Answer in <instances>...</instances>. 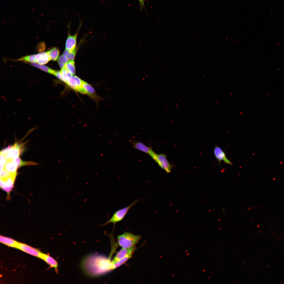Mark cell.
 <instances>
[{
    "mask_svg": "<svg viewBox=\"0 0 284 284\" xmlns=\"http://www.w3.org/2000/svg\"><path fill=\"white\" fill-rule=\"evenodd\" d=\"M131 257V256H126L119 261L114 264L115 268L123 264L128 260Z\"/></svg>",
    "mask_w": 284,
    "mask_h": 284,
    "instance_id": "cell-22",
    "label": "cell"
},
{
    "mask_svg": "<svg viewBox=\"0 0 284 284\" xmlns=\"http://www.w3.org/2000/svg\"><path fill=\"white\" fill-rule=\"evenodd\" d=\"M140 6V9L141 11H142L143 9L144 8L145 9V0H138Z\"/></svg>",
    "mask_w": 284,
    "mask_h": 284,
    "instance_id": "cell-24",
    "label": "cell"
},
{
    "mask_svg": "<svg viewBox=\"0 0 284 284\" xmlns=\"http://www.w3.org/2000/svg\"><path fill=\"white\" fill-rule=\"evenodd\" d=\"M37 63L40 65H44L47 63L50 60L47 52H42L36 54Z\"/></svg>",
    "mask_w": 284,
    "mask_h": 284,
    "instance_id": "cell-13",
    "label": "cell"
},
{
    "mask_svg": "<svg viewBox=\"0 0 284 284\" xmlns=\"http://www.w3.org/2000/svg\"><path fill=\"white\" fill-rule=\"evenodd\" d=\"M214 155L218 161L220 165L221 162L223 161L224 163L230 165H233L232 163L227 158L225 152L219 146L216 145L214 149Z\"/></svg>",
    "mask_w": 284,
    "mask_h": 284,
    "instance_id": "cell-7",
    "label": "cell"
},
{
    "mask_svg": "<svg viewBox=\"0 0 284 284\" xmlns=\"http://www.w3.org/2000/svg\"><path fill=\"white\" fill-rule=\"evenodd\" d=\"M83 81L77 76L72 75L68 79L66 84L75 90L84 94L83 87Z\"/></svg>",
    "mask_w": 284,
    "mask_h": 284,
    "instance_id": "cell-5",
    "label": "cell"
},
{
    "mask_svg": "<svg viewBox=\"0 0 284 284\" xmlns=\"http://www.w3.org/2000/svg\"><path fill=\"white\" fill-rule=\"evenodd\" d=\"M39 258L45 261L52 267L55 268V271L58 272V265L57 261L49 255L42 252Z\"/></svg>",
    "mask_w": 284,
    "mask_h": 284,
    "instance_id": "cell-10",
    "label": "cell"
},
{
    "mask_svg": "<svg viewBox=\"0 0 284 284\" xmlns=\"http://www.w3.org/2000/svg\"><path fill=\"white\" fill-rule=\"evenodd\" d=\"M143 198L136 200L129 205L116 211L113 214L111 218L106 221L102 226L110 223H112L114 226L117 223L122 220L130 209L139 201Z\"/></svg>",
    "mask_w": 284,
    "mask_h": 284,
    "instance_id": "cell-3",
    "label": "cell"
},
{
    "mask_svg": "<svg viewBox=\"0 0 284 284\" xmlns=\"http://www.w3.org/2000/svg\"><path fill=\"white\" fill-rule=\"evenodd\" d=\"M83 271L91 277L99 276L115 268L109 258L99 254H92L85 257L82 263Z\"/></svg>",
    "mask_w": 284,
    "mask_h": 284,
    "instance_id": "cell-1",
    "label": "cell"
},
{
    "mask_svg": "<svg viewBox=\"0 0 284 284\" xmlns=\"http://www.w3.org/2000/svg\"><path fill=\"white\" fill-rule=\"evenodd\" d=\"M69 59L67 57L63 54L58 58V62L61 69L64 67L65 64L68 62Z\"/></svg>",
    "mask_w": 284,
    "mask_h": 284,
    "instance_id": "cell-19",
    "label": "cell"
},
{
    "mask_svg": "<svg viewBox=\"0 0 284 284\" xmlns=\"http://www.w3.org/2000/svg\"><path fill=\"white\" fill-rule=\"evenodd\" d=\"M54 75L59 79L65 83V80L63 77L61 71H56Z\"/></svg>",
    "mask_w": 284,
    "mask_h": 284,
    "instance_id": "cell-23",
    "label": "cell"
},
{
    "mask_svg": "<svg viewBox=\"0 0 284 284\" xmlns=\"http://www.w3.org/2000/svg\"><path fill=\"white\" fill-rule=\"evenodd\" d=\"M136 249L135 245L129 248H122L114 257L112 261V262L115 264L119 261L126 256H132Z\"/></svg>",
    "mask_w": 284,
    "mask_h": 284,
    "instance_id": "cell-6",
    "label": "cell"
},
{
    "mask_svg": "<svg viewBox=\"0 0 284 284\" xmlns=\"http://www.w3.org/2000/svg\"><path fill=\"white\" fill-rule=\"evenodd\" d=\"M119 245L122 248H130L138 243L141 239L140 236L135 235L131 232H126L117 236Z\"/></svg>",
    "mask_w": 284,
    "mask_h": 284,
    "instance_id": "cell-2",
    "label": "cell"
},
{
    "mask_svg": "<svg viewBox=\"0 0 284 284\" xmlns=\"http://www.w3.org/2000/svg\"><path fill=\"white\" fill-rule=\"evenodd\" d=\"M77 33L74 35L68 36L65 43L66 49L71 51L75 49L76 47Z\"/></svg>",
    "mask_w": 284,
    "mask_h": 284,
    "instance_id": "cell-11",
    "label": "cell"
},
{
    "mask_svg": "<svg viewBox=\"0 0 284 284\" xmlns=\"http://www.w3.org/2000/svg\"><path fill=\"white\" fill-rule=\"evenodd\" d=\"M1 243L8 246L18 249L19 242L11 238L0 236Z\"/></svg>",
    "mask_w": 284,
    "mask_h": 284,
    "instance_id": "cell-12",
    "label": "cell"
},
{
    "mask_svg": "<svg viewBox=\"0 0 284 284\" xmlns=\"http://www.w3.org/2000/svg\"><path fill=\"white\" fill-rule=\"evenodd\" d=\"M18 249L29 255L39 258L42 253L38 249L26 244L19 242Z\"/></svg>",
    "mask_w": 284,
    "mask_h": 284,
    "instance_id": "cell-8",
    "label": "cell"
},
{
    "mask_svg": "<svg viewBox=\"0 0 284 284\" xmlns=\"http://www.w3.org/2000/svg\"><path fill=\"white\" fill-rule=\"evenodd\" d=\"M156 154L153 159L167 173H170L173 165L168 161L166 155L163 153Z\"/></svg>",
    "mask_w": 284,
    "mask_h": 284,
    "instance_id": "cell-4",
    "label": "cell"
},
{
    "mask_svg": "<svg viewBox=\"0 0 284 284\" xmlns=\"http://www.w3.org/2000/svg\"><path fill=\"white\" fill-rule=\"evenodd\" d=\"M60 71L65 80L66 82L65 83H66L68 79L72 75L64 67L62 68Z\"/></svg>",
    "mask_w": 284,
    "mask_h": 284,
    "instance_id": "cell-21",
    "label": "cell"
},
{
    "mask_svg": "<svg viewBox=\"0 0 284 284\" xmlns=\"http://www.w3.org/2000/svg\"><path fill=\"white\" fill-rule=\"evenodd\" d=\"M72 75L75 74V70L74 62L73 60H70L65 65L64 67Z\"/></svg>",
    "mask_w": 284,
    "mask_h": 284,
    "instance_id": "cell-17",
    "label": "cell"
},
{
    "mask_svg": "<svg viewBox=\"0 0 284 284\" xmlns=\"http://www.w3.org/2000/svg\"><path fill=\"white\" fill-rule=\"evenodd\" d=\"M83 88L84 94H86L92 98H97L95 90L89 84L83 81Z\"/></svg>",
    "mask_w": 284,
    "mask_h": 284,
    "instance_id": "cell-14",
    "label": "cell"
},
{
    "mask_svg": "<svg viewBox=\"0 0 284 284\" xmlns=\"http://www.w3.org/2000/svg\"><path fill=\"white\" fill-rule=\"evenodd\" d=\"M50 60L55 61L58 58L59 53V50L57 48H54L47 52Z\"/></svg>",
    "mask_w": 284,
    "mask_h": 284,
    "instance_id": "cell-16",
    "label": "cell"
},
{
    "mask_svg": "<svg viewBox=\"0 0 284 284\" xmlns=\"http://www.w3.org/2000/svg\"><path fill=\"white\" fill-rule=\"evenodd\" d=\"M76 53L75 49L74 50L70 51L65 50L63 54L66 56L69 60H73L75 58Z\"/></svg>",
    "mask_w": 284,
    "mask_h": 284,
    "instance_id": "cell-20",
    "label": "cell"
},
{
    "mask_svg": "<svg viewBox=\"0 0 284 284\" xmlns=\"http://www.w3.org/2000/svg\"><path fill=\"white\" fill-rule=\"evenodd\" d=\"M36 54L23 57L18 60V61H24L31 63H37Z\"/></svg>",
    "mask_w": 284,
    "mask_h": 284,
    "instance_id": "cell-18",
    "label": "cell"
},
{
    "mask_svg": "<svg viewBox=\"0 0 284 284\" xmlns=\"http://www.w3.org/2000/svg\"><path fill=\"white\" fill-rule=\"evenodd\" d=\"M31 63V65H32L54 75H55L56 72V71L51 69L47 66L39 64L36 63Z\"/></svg>",
    "mask_w": 284,
    "mask_h": 284,
    "instance_id": "cell-15",
    "label": "cell"
},
{
    "mask_svg": "<svg viewBox=\"0 0 284 284\" xmlns=\"http://www.w3.org/2000/svg\"><path fill=\"white\" fill-rule=\"evenodd\" d=\"M130 142L133 148L148 154L149 155L153 151L151 146H148L140 141H131Z\"/></svg>",
    "mask_w": 284,
    "mask_h": 284,
    "instance_id": "cell-9",
    "label": "cell"
}]
</instances>
